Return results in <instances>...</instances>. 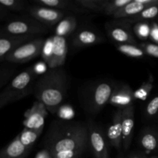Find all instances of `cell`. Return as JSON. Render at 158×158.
Returning a JSON list of instances; mask_svg holds the SVG:
<instances>
[{
  "label": "cell",
  "instance_id": "15",
  "mask_svg": "<svg viewBox=\"0 0 158 158\" xmlns=\"http://www.w3.org/2000/svg\"><path fill=\"white\" fill-rule=\"evenodd\" d=\"M36 5L52 8L63 12H72L79 14H87L89 11L79 6L75 1L69 0H34Z\"/></svg>",
  "mask_w": 158,
  "mask_h": 158
},
{
  "label": "cell",
  "instance_id": "22",
  "mask_svg": "<svg viewBox=\"0 0 158 158\" xmlns=\"http://www.w3.org/2000/svg\"><path fill=\"white\" fill-rule=\"evenodd\" d=\"M76 3L89 12L103 13L106 0H74Z\"/></svg>",
  "mask_w": 158,
  "mask_h": 158
},
{
  "label": "cell",
  "instance_id": "13",
  "mask_svg": "<svg viewBox=\"0 0 158 158\" xmlns=\"http://www.w3.org/2000/svg\"><path fill=\"white\" fill-rule=\"evenodd\" d=\"M52 42H53L52 56L48 66L49 69L63 67L66 61L68 52L66 40L65 37L54 35H52Z\"/></svg>",
  "mask_w": 158,
  "mask_h": 158
},
{
  "label": "cell",
  "instance_id": "19",
  "mask_svg": "<svg viewBox=\"0 0 158 158\" xmlns=\"http://www.w3.org/2000/svg\"><path fill=\"white\" fill-rule=\"evenodd\" d=\"M77 26V19L74 16H66L57 24L56 27L55 35H60L66 38V36L70 35L75 31Z\"/></svg>",
  "mask_w": 158,
  "mask_h": 158
},
{
  "label": "cell",
  "instance_id": "27",
  "mask_svg": "<svg viewBox=\"0 0 158 158\" xmlns=\"http://www.w3.org/2000/svg\"><path fill=\"white\" fill-rule=\"evenodd\" d=\"M145 117L154 119L158 115V96H156L147 104L144 110Z\"/></svg>",
  "mask_w": 158,
  "mask_h": 158
},
{
  "label": "cell",
  "instance_id": "9",
  "mask_svg": "<svg viewBox=\"0 0 158 158\" xmlns=\"http://www.w3.org/2000/svg\"><path fill=\"white\" fill-rule=\"evenodd\" d=\"M48 116V110L41 102L36 100L32 107L25 113L23 121L25 128L35 131H43L45 120Z\"/></svg>",
  "mask_w": 158,
  "mask_h": 158
},
{
  "label": "cell",
  "instance_id": "23",
  "mask_svg": "<svg viewBox=\"0 0 158 158\" xmlns=\"http://www.w3.org/2000/svg\"><path fill=\"white\" fill-rule=\"evenodd\" d=\"M42 133H43V131H35V130L24 128V130L22 131L19 137L20 141L24 146L32 148V145L35 143V142L41 135Z\"/></svg>",
  "mask_w": 158,
  "mask_h": 158
},
{
  "label": "cell",
  "instance_id": "31",
  "mask_svg": "<svg viewBox=\"0 0 158 158\" xmlns=\"http://www.w3.org/2000/svg\"><path fill=\"white\" fill-rule=\"evenodd\" d=\"M150 38L155 43V44L158 45V24L156 23H152V25L151 26Z\"/></svg>",
  "mask_w": 158,
  "mask_h": 158
},
{
  "label": "cell",
  "instance_id": "16",
  "mask_svg": "<svg viewBox=\"0 0 158 158\" xmlns=\"http://www.w3.org/2000/svg\"><path fill=\"white\" fill-rule=\"evenodd\" d=\"M103 41V37L96 31L89 29H82L75 34L72 44L76 48H82L98 44Z\"/></svg>",
  "mask_w": 158,
  "mask_h": 158
},
{
  "label": "cell",
  "instance_id": "3",
  "mask_svg": "<svg viewBox=\"0 0 158 158\" xmlns=\"http://www.w3.org/2000/svg\"><path fill=\"white\" fill-rule=\"evenodd\" d=\"M44 43L45 40L43 37H36L15 48L6 56V59L12 63H27L41 55Z\"/></svg>",
  "mask_w": 158,
  "mask_h": 158
},
{
  "label": "cell",
  "instance_id": "26",
  "mask_svg": "<svg viewBox=\"0 0 158 158\" xmlns=\"http://www.w3.org/2000/svg\"><path fill=\"white\" fill-rule=\"evenodd\" d=\"M134 32L136 36L140 40H145L150 37L151 33V26L146 22L136 23L134 26Z\"/></svg>",
  "mask_w": 158,
  "mask_h": 158
},
{
  "label": "cell",
  "instance_id": "32",
  "mask_svg": "<svg viewBox=\"0 0 158 158\" xmlns=\"http://www.w3.org/2000/svg\"><path fill=\"white\" fill-rule=\"evenodd\" d=\"M35 158H52V157L47 150H43L37 154Z\"/></svg>",
  "mask_w": 158,
  "mask_h": 158
},
{
  "label": "cell",
  "instance_id": "7",
  "mask_svg": "<svg viewBox=\"0 0 158 158\" xmlns=\"http://www.w3.org/2000/svg\"><path fill=\"white\" fill-rule=\"evenodd\" d=\"M89 143L95 158H110L107 139L100 127L92 121L87 123Z\"/></svg>",
  "mask_w": 158,
  "mask_h": 158
},
{
  "label": "cell",
  "instance_id": "18",
  "mask_svg": "<svg viewBox=\"0 0 158 158\" xmlns=\"http://www.w3.org/2000/svg\"><path fill=\"white\" fill-rule=\"evenodd\" d=\"M30 150L22 143L18 135L2 152L0 158H26Z\"/></svg>",
  "mask_w": 158,
  "mask_h": 158
},
{
  "label": "cell",
  "instance_id": "11",
  "mask_svg": "<svg viewBox=\"0 0 158 158\" xmlns=\"http://www.w3.org/2000/svg\"><path fill=\"white\" fill-rule=\"evenodd\" d=\"M158 0H131L127 5L113 15L117 19H123L134 16L151 6H157Z\"/></svg>",
  "mask_w": 158,
  "mask_h": 158
},
{
  "label": "cell",
  "instance_id": "10",
  "mask_svg": "<svg viewBox=\"0 0 158 158\" xmlns=\"http://www.w3.org/2000/svg\"><path fill=\"white\" fill-rule=\"evenodd\" d=\"M134 123V106L132 105L123 109L122 113V147L124 151H127L131 144Z\"/></svg>",
  "mask_w": 158,
  "mask_h": 158
},
{
  "label": "cell",
  "instance_id": "5",
  "mask_svg": "<svg viewBox=\"0 0 158 158\" xmlns=\"http://www.w3.org/2000/svg\"><path fill=\"white\" fill-rule=\"evenodd\" d=\"M6 29L12 35L40 36L41 34L47 32L48 27L34 19L24 18L8 23Z\"/></svg>",
  "mask_w": 158,
  "mask_h": 158
},
{
  "label": "cell",
  "instance_id": "25",
  "mask_svg": "<svg viewBox=\"0 0 158 158\" xmlns=\"http://www.w3.org/2000/svg\"><path fill=\"white\" fill-rule=\"evenodd\" d=\"M131 0H106L103 13L106 15H112L124 7Z\"/></svg>",
  "mask_w": 158,
  "mask_h": 158
},
{
  "label": "cell",
  "instance_id": "12",
  "mask_svg": "<svg viewBox=\"0 0 158 158\" xmlns=\"http://www.w3.org/2000/svg\"><path fill=\"white\" fill-rule=\"evenodd\" d=\"M134 91L132 90L130 86L122 84L116 86L109 103L114 106H117L119 110H123L132 106L135 100L134 95Z\"/></svg>",
  "mask_w": 158,
  "mask_h": 158
},
{
  "label": "cell",
  "instance_id": "28",
  "mask_svg": "<svg viewBox=\"0 0 158 158\" xmlns=\"http://www.w3.org/2000/svg\"><path fill=\"white\" fill-rule=\"evenodd\" d=\"M52 49H53V42H52V36H51L46 40H45L41 54L43 59L47 64H49L51 59H52Z\"/></svg>",
  "mask_w": 158,
  "mask_h": 158
},
{
  "label": "cell",
  "instance_id": "6",
  "mask_svg": "<svg viewBox=\"0 0 158 158\" xmlns=\"http://www.w3.org/2000/svg\"><path fill=\"white\" fill-rule=\"evenodd\" d=\"M27 11L32 19L40 22L46 27H52L58 24L65 18L66 14V12L63 11L36 4L29 6Z\"/></svg>",
  "mask_w": 158,
  "mask_h": 158
},
{
  "label": "cell",
  "instance_id": "14",
  "mask_svg": "<svg viewBox=\"0 0 158 158\" xmlns=\"http://www.w3.org/2000/svg\"><path fill=\"white\" fill-rule=\"evenodd\" d=\"M122 113L123 110H118L115 113L106 132L107 141L117 150H120L122 147Z\"/></svg>",
  "mask_w": 158,
  "mask_h": 158
},
{
  "label": "cell",
  "instance_id": "20",
  "mask_svg": "<svg viewBox=\"0 0 158 158\" xmlns=\"http://www.w3.org/2000/svg\"><path fill=\"white\" fill-rule=\"evenodd\" d=\"M157 15L158 5L157 6H154L147 8L144 10H143L140 13L137 14V15L132 17H130V18L127 19H121V21H123V23H127L128 25L134 24V23L136 24V23L144 22L145 20L151 19L155 18Z\"/></svg>",
  "mask_w": 158,
  "mask_h": 158
},
{
  "label": "cell",
  "instance_id": "29",
  "mask_svg": "<svg viewBox=\"0 0 158 158\" xmlns=\"http://www.w3.org/2000/svg\"><path fill=\"white\" fill-rule=\"evenodd\" d=\"M0 4L15 11H24L26 9L27 10L29 7L25 5L24 2L15 0H0Z\"/></svg>",
  "mask_w": 158,
  "mask_h": 158
},
{
  "label": "cell",
  "instance_id": "2",
  "mask_svg": "<svg viewBox=\"0 0 158 158\" xmlns=\"http://www.w3.org/2000/svg\"><path fill=\"white\" fill-rule=\"evenodd\" d=\"M67 90V75L63 67L49 69L35 82L34 94L48 112L56 114Z\"/></svg>",
  "mask_w": 158,
  "mask_h": 158
},
{
  "label": "cell",
  "instance_id": "24",
  "mask_svg": "<svg viewBox=\"0 0 158 158\" xmlns=\"http://www.w3.org/2000/svg\"><path fill=\"white\" fill-rule=\"evenodd\" d=\"M153 82H154V79L151 76L148 81L142 83L141 86L137 90L134 91V95L135 100H145L148 99L150 94H151V90H152L153 87H154V83H153Z\"/></svg>",
  "mask_w": 158,
  "mask_h": 158
},
{
  "label": "cell",
  "instance_id": "4",
  "mask_svg": "<svg viewBox=\"0 0 158 158\" xmlns=\"http://www.w3.org/2000/svg\"><path fill=\"white\" fill-rule=\"evenodd\" d=\"M116 86L112 81L99 82L94 86L89 97V108L92 113L101 110L110 100Z\"/></svg>",
  "mask_w": 158,
  "mask_h": 158
},
{
  "label": "cell",
  "instance_id": "30",
  "mask_svg": "<svg viewBox=\"0 0 158 158\" xmlns=\"http://www.w3.org/2000/svg\"><path fill=\"white\" fill-rule=\"evenodd\" d=\"M146 55L158 58V45L152 43H143L140 44Z\"/></svg>",
  "mask_w": 158,
  "mask_h": 158
},
{
  "label": "cell",
  "instance_id": "17",
  "mask_svg": "<svg viewBox=\"0 0 158 158\" xmlns=\"http://www.w3.org/2000/svg\"><path fill=\"white\" fill-rule=\"evenodd\" d=\"M140 144L146 153L158 150V131L152 127H145L140 136Z\"/></svg>",
  "mask_w": 158,
  "mask_h": 158
},
{
  "label": "cell",
  "instance_id": "34",
  "mask_svg": "<svg viewBox=\"0 0 158 158\" xmlns=\"http://www.w3.org/2000/svg\"><path fill=\"white\" fill-rule=\"evenodd\" d=\"M151 158H158V157H156V156H153V157H151Z\"/></svg>",
  "mask_w": 158,
  "mask_h": 158
},
{
  "label": "cell",
  "instance_id": "33",
  "mask_svg": "<svg viewBox=\"0 0 158 158\" xmlns=\"http://www.w3.org/2000/svg\"><path fill=\"white\" fill-rule=\"evenodd\" d=\"M130 158H148L144 154L140 153H134L130 156Z\"/></svg>",
  "mask_w": 158,
  "mask_h": 158
},
{
  "label": "cell",
  "instance_id": "1",
  "mask_svg": "<svg viewBox=\"0 0 158 158\" xmlns=\"http://www.w3.org/2000/svg\"><path fill=\"white\" fill-rule=\"evenodd\" d=\"M88 143L87 125L80 122L61 123L51 130L46 150L52 158H80Z\"/></svg>",
  "mask_w": 158,
  "mask_h": 158
},
{
  "label": "cell",
  "instance_id": "8",
  "mask_svg": "<svg viewBox=\"0 0 158 158\" xmlns=\"http://www.w3.org/2000/svg\"><path fill=\"white\" fill-rule=\"evenodd\" d=\"M105 28L108 36L117 44L137 45V40L131 32L129 25L121 20L106 23Z\"/></svg>",
  "mask_w": 158,
  "mask_h": 158
},
{
  "label": "cell",
  "instance_id": "21",
  "mask_svg": "<svg viewBox=\"0 0 158 158\" xmlns=\"http://www.w3.org/2000/svg\"><path fill=\"white\" fill-rule=\"evenodd\" d=\"M117 50L127 56L132 58L141 59L146 56V53L143 50L140 45L136 44H117L116 46Z\"/></svg>",
  "mask_w": 158,
  "mask_h": 158
}]
</instances>
